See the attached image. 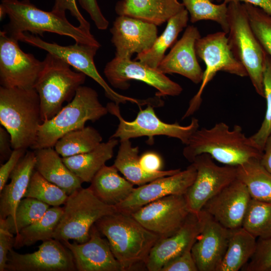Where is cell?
Instances as JSON below:
<instances>
[{
  "instance_id": "cell-52",
  "label": "cell",
  "mask_w": 271,
  "mask_h": 271,
  "mask_svg": "<svg viewBox=\"0 0 271 271\" xmlns=\"http://www.w3.org/2000/svg\"><path fill=\"white\" fill-rule=\"evenodd\" d=\"M268 271H271V267L269 268Z\"/></svg>"
},
{
  "instance_id": "cell-50",
  "label": "cell",
  "mask_w": 271,
  "mask_h": 271,
  "mask_svg": "<svg viewBox=\"0 0 271 271\" xmlns=\"http://www.w3.org/2000/svg\"><path fill=\"white\" fill-rule=\"evenodd\" d=\"M259 161L261 164L271 173V134L265 142Z\"/></svg>"
},
{
  "instance_id": "cell-36",
  "label": "cell",
  "mask_w": 271,
  "mask_h": 271,
  "mask_svg": "<svg viewBox=\"0 0 271 271\" xmlns=\"http://www.w3.org/2000/svg\"><path fill=\"white\" fill-rule=\"evenodd\" d=\"M242 227L256 238L271 237V203L251 198Z\"/></svg>"
},
{
  "instance_id": "cell-30",
  "label": "cell",
  "mask_w": 271,
  "mask_h": 271,
  "mask_svg": "<svg viewBox=\"0 0 271 271\" xmlns=\"http://www.w3.org/2000/svg\"><path fill=\"white\" fill-rule=\"evenodd\" d=\"M189 13L185 9L167 21V25L162 34L155 41L148 51L137 54L134 60L139 61L150 67L157 69L165 56L167 49L171 47L179 33L187 27Z\"/></svg>"
},
{
  "instance_id": "cell-44",
  "label": "cell",
  "mask_w": 271,
  "mask_h": 271,
  "mask_svg": "<svg viewBox=\"0 0 271 271\" xmlns=\"http://www.w3.org/2000/svg\"><path fill=\"white\" fill-rule=\"evenodd\" d=\"M13 235L9 231L5 219L0 218V271H6L8 255L15 243Z\"/></svg>"
},
{
  "instance_id": "cell-2",
  "label": "cell",
  "mask_w": 271,
  "mask_h": 271,
  "mask_svg": "<svg viewBox=\"0 0 271 271\" xmlns=\"http://www.w3.org/2000/svg\"><path fill=\"white\" fill-rule=\"evenodd\" d=\"M95 225L106 238L124 271L139 264L146 265L151 249L160 238L131 214L118 211L103 217Z\"/></svg>"
},
{
  "instance_id": "cell-19",
  "label": "cell",
  "mask_w": 271,
  "mask_h": 271,
  "mask_svg": "<svg viewBox=\"0 0 271 271\" xmlns=\"http://www.w3.org/2000/svg\"><path fill=\"white\" fill-rule=\"evenodd\" d=\"M203 226L191 253L198 271H216L226 252L230 234L229 229L202 210Z\"/></svg>"
},
{
  "instance_id": "cell-38",
  "label": "cell",
  "mask_w": 271,
  "mask_h": 271,
  "mask_svg": "<svg viewBox=\"0 0 271 271\" xmlns=\"http://www.w3.org/2000/svg\"><path fill=\"white\" fill-rule=\"evenodd\" d=\"M50 206L33 198L25 197L19 202L14 220L5 219L9 231L17 234L22 229L40 219Z\"/></svg>"
},
{
  "instance_id": "cell-42",
  "label": "cell",
  "mask_w": 271,
  "mask_h": 271,
  "mask_svg": "<svg viewBox=\"0 0 271 271\" xmlns=\"http://www.w3.org/2000/svg\"><path fill=\"white\" fill-rule=\"evenodd\" d=\"M52 11L62 15H66L68 11L79 22V26L85 32L91 34L90 25L79 11L76 0H55Z\"/></svg>"
},
{
  "instance_id": "cell-31",
  "label": "cell",
  "mask_w": 271,
  "mask_h": 271,
  "mask_svg": "<svg viewBox=\"0 0 271 271\" xmlns=\"http://www.w3.org/2000/svg\"><path fill=\"white\" fill-rule=\"evenodd\" d=\"M256 238L242 227L231 230L226 252L216 271L241 269L255 251Z\"/></svg>"
},
{
  "instance_id": "cell-16",
  "label": "cell",
  "mask_w": 271,
  "mask_h": 271,
  "mask_svg": "<svg viewBox=\"0 0 271 271\" xmlns=\"http://www.w3.org/2000/svg\"><path fill=\"white\" fill-rule=\"evenodd\" d=\"M8 271H75L73 256L60 241L52 238L43 241L32 253L21 254L13 248L8 255Z\"/></svg>"
},
{
  "instance_id": "cell-35",
  "label": "cell",
  "mask_w": 271,
  "mask_h": 271,
  "mask_svg": "<svg viewBox=\"0 0 271 271\" xmlns=\"http://www.w3.org/2000/svg\"><path fill=\"white\" fill-rule=\"evenodd\" d=\"M181 1L190 15L191 23L202 20L212 21L217 23L223 32L228 33L227 4H215L211 0Z\"/></svg>"
},
{
  "instance_id": "cell-33",
  "label": "cell",
  "mask_w": 271,
  "mask_h": 271,
  "mask_svg": "<svg viewBox=\"0 0 271 271\" xmlns=\"http://www.w3.org/2000/svg\"><path fill=\"white\" fill-rule=\"evenodd\" d=\"M63 208L50 207L39 220L22 229L15 237L14 247L19 249L31 246L39 241L53 238V235L61 218Z\"/></svg>"
},
{
  "instance_id": "cell-41",
  "label": "cell",
  "mask_w": 271,
  "mask_h": 271,
  "mask_svg": "<svg viewBox=\"0 0 271 271\" xmlns=\"http://www.w3.org/2000/svg\"><path fill=\"white\" fill-rule=\"evenodd\" d=\"M271 267V237L257 240L255 251L242 271H268Z\"/></svg>"
},
{
  "instance_id": "cell-4",
  "label": "cell",
  "mask_w": 271,
  "mask_h": 271,
  "mask_svg": "<svg viewBox=\"0 0 271 271\" xmlns=\"http://www.w3.org/2000/svg\"><path fill=\"white\" fill-rule=\"evenodd\" d=\"M0 123L10 135L13 150L31 148L42 123L36 90L1 86Z\"/></svg>"
},
{
  "instance_id": "cell-18",
  "label": "cell",
  "mask_w": 271,
  "mask_h": 271,
  "mask_svg": "<svg viewBox=\"0 0 271 271\" xmlns=\"http://www.w3.org/2000/svg\"><path fill=\"white\" fill-rule=\"evenodd\" d=\"M115 57L131 59L149 50L158 37L157 26L126 16H118L110 29Z\"/></svg>"
},
{
  "instance_id": "cell-8",
  "label": "cell",
  "mask_w": 271,
  "mask_h": 271,
  "mask_svg": "<svg viewBox=\"0 0 271 271\" xmlns=\"http://www.w3.org/2000/svg\"><path fill=\"white\" fill-rule=\"evenodd\" d=\"M64 205L53 235V238L61 242L88 241L91 227L103 217L117 211L115 206L101 201L89 187L81 188L68 195Z\"/></svg>"
},
{
  "instance_id": "cell-25",
  "label": "cell",
  "mask_w": 271,
  "mask_h": 271,
  "mask_svg": "<svg viewBox=\"0 0 271 271\" xmlns=\"http://www.w3.org/2000/svg\"><path fill=\"white\" fill-rule=\"evenodd\" d=\"M185 9L178 0H121L115 7L118 16H126L160 26Z\"/></svg>"
},
{
  "instance_id": "cell-10",
  "label": "cell",
  "mask_w": 271,
  "mask_h": 271,
  "mask_svg": "<svg viewBox=\"0 0 271 271\" xmlns=\"http://www.w3.org/2000/svg\"><path fill=\"white\" fill-rule=\"evenodd\" d=\"M227 34L223 31L218 32L201 37L196 41V55L203 61L206 68L200 88L191 99L182 119L191 116L199 108L205 87L218 72L224 71L240 77L247 76L245 68L231 51Z\"/></svg>"
},
{
  "instance_id": "cell-7",
  "label": "cell",
  "mask_w": 271,
  "mask_h": 271,
  "mask_svg": "<svg viewBox=\"0 0 271 271\" xmlns=\"http://www.w3.org/2000/svg\"><path fill=\"white\" fill-rule=\"evenodd\" d=\"M228 43L234 57L245 68L256 92L264 97L263 71L265 52L251 27L243 3L228 4Z\"/></svg>"
},
{
  "instance_id": "cell-53",
  "label": "cell",
  "mask_w": 271,
  "mask_h": 271,
  "mask_svg": "<svg viewBox=\"0 0 271 271\" xmlns=\"http://www.w3.org/2000/svg\"><path fill=\"white\" fill-rule=\"evenodd\" d=\"M211 1H213V0H211Z\"/></svg>"
},
{
  "instance_id": "cell-39",
  "label": "cell",
  "mask_w": 271,
  "mask_h": 271,
  "mask_svg": "<svg viewBox=\"0 0 271 271\" xmlns=\"http://www.w3.org/2000/svg\"><path fill=\"white\" fill-rule=\"evenodd\" d=\"M264 98L266 110L262 123L258 130L250 138L262 152L265 142L271 134V57L265 52L263 71Z\"/></svg>"
},
{
  "instance_id": "cell-12",
  "label": "cell",
  "mask_w": 271,
  "mask_h": 271,
  "mask_svg": "<svg viewBox=\"0 0 271 271\" xmlns=\"http://www.w3.org/2000/svg\"><path fill=\"white\" fill-rule=\"evenodd\" d=\"M19 40L0 31V83L6 88H34L43 61L24 52Z\"/></svg>"
},
{
  "instance_id": "cell-29",
  "label": "cell",
  "mask_w": 271,
  "mask_h": 271,
  "mask_svg": "<svg viewBox=\"0 0 271 271\" xmlns=\"http://www.w3.org/2000/svg\"><path fill=\"white\" fill-rule=\"evenodd\" d=\"M120 145L113 165L125 178L133 185L141 186L159 178L174 175L180 169L160 171L155 173L145 171L141 167L138 147H133L130 140H120Z\"/></svg>"
},
{
  "instance_id": "cell-45",
  "label": "cell",
  "mask_w": 271,
  "mask_h": 271,
  "mask_svg": "<svg viewBox=\"0 0 271 271\" xmlns=\"http://www.w3.org/2000/svg\"><path fill=\"white\" fill-rule=\"evenodd\" d=\"M81 7L90 16L96 28L100 30H106L109 22L102 14L97 0H78Z\"/></svg>"
},
{
  "instance_id": "cell-14",
  "label": "cell",
  "mask_w": 271,
  "mask_h": 271,
  "mask_svg": "<svg viewBox=\"0 0 271 271\" xmlns=\"http://www.w3.org/2000/svg\"><path fill=\"white\" fill-rule=\"evenodd\" d=\"M105 76L114 88L126 89L129 86L128 81L136 80L143 81L157 90L156 96H176L179 95L183 88L166 74L157 69L131 59L114 57L105 65Z\"/></svg>"
},
{
  "instance_id": "cell-43",
  "label": "cell",
  "mask_w": 271,
  "mask_h": 271,
  "mask_svg": "<svg viewBox=\"0 0 271 271\" xmlns=\"http://www.w3.org/2000/svg\"><path fill=\"white\" fill-rule=\"evenodd\" d=\"M189 248L168 261L161 271H198Z\"/></svg>"
},
{
  "instance_id": "cell-32",
  "label": "cell",
  "mask_w": 271,
  "mask_h": 271,
  "mask_svg": "<svg viewBox=\"0 0 271 271\" xmlns=\"http://www.w3.org/2000/svg\"><path fill=\"white\" fill-rule=\"evenodd\" d=\"M253 158L236 166V178L246 186L252 199L271 203V173Z\"/></svg>"
},
{
  "instance_id": "cell-15",
  "label": "cell",
  "mask_w": 271,
  "mask_h": 271,
  "mask_svg": "<svg viewBox=\"0 0 271 271\" xmlns=\"http://www.w3.org/2000/svg\"><path fill=\"white\" fill-rule=\"evenodd\" d=\"M190 213L185 195H171L144 206L131 215L148 230L165 238L176 232Z\"/></svg>"
},
{
  "instance_id": "cell-20",
  "label": "cell",
  "mask_w": 271,
  "mask_h": 271,
  "mask_svg": "<svg viewBox=\"0 0 271 271\" xmlns=\"http://www.w3.org/2000/svg\"><path fill=\"white\" fill-rule=\"evenodd\" d=\"M251 197L245 185L236 179L211 198L202 210L229 229L242 227Z\"/></svg>"
},
{
  "instance_id": "cell-48",
  "label": "cell",
  "mask_w": 271,
  "mask_h": 271,
  "mask_svg": "<svg viewBox=\"0 0 271 271\" xmlns=\"http://www.w3.org/2000/svg\"><path fill=\"white\" fill-rule=\"evenodd\" d=\"M13 149L11 145V137L8 131L4 127H0V160L1 162L7 160L11 156Z\"/></svg>"
},
{
  "instance_id": "cell-9",
  "label": "cell",
  "mask_w": 271,
  "mask_h": 271,
  "mask_svg": "<svg viewBox=\"0 0 271 271\" xmlns=\"http://www.w3.org/2000/svg\"><path fill=\"white\" fill-rule=\"evenodd\" d=\"M17 39L55 55L78 72H82L96 81L104 90L105 95L112 102L119 104L127 102L137 104L140 107L146 105L148 100L139 99L121 95L115 91L99 73L95 66L94 58L99 46L75 43L68 46H62L56 43L44 41L37 36L25 32Z\"/></svg>"
},
{
  "instance_id": "cell-27",
  "label": "cell",
  "mask_w": 271,
  "mask_h": 271,
  "mask_svg": "<svg viewBox=\"0 0 271 271\" xmlns=\"http://www.w3.org/2000/svg\"><path fill=\"white\" fill-rule=\"evenodd\" d=\"M118 140L109 138L93 150L81 154L62 158L66 166L81 181L91 182L96 173L111 159Z\"/></svg>"
},
{
  "instance_id": "cell-23",
  "label": "cell",
  "mask_w": 271,
  "mask_h": 271,
  "mask_svg": "<svg viewBox=\"0 0 271 271\" xmlns=\"http://www.w3.org/2000/svg\"><path fill=\"white\" fill-rule=\"evenodd\" d=\"M201 37L197 27L188 26L157 69L165 74H180L195 84L201 83L203 71L197 60L195 50L196 42Z\"/></svg>"
},
{
  "instance_id": "cell-34",
  "label": "cell",
  "mask_w": 271,
  "mask_h": 271,
  "mask_svg": "<svg viewBox=\"0 0 271 271\" xmlns=\"http://www.w3.org/2000/svg\"><path fill=\"white\" fill-rule=\"evenodd\" d=\"M102 141L99 131L88 126L67 133L56 142L54 148L65 158L89 152L100 145Z\"/></svg>"
},
{
  "instance_id": "cell-28",
  "label": "cell",
  "mask_w": 271,
  "mask_h": 271,
  "mask_svg": "<svg viewBox=\"0 0 271 271\" xmlns=\"http://www.w3.org/2000/svg\"><path fill=\"white\" fill-rule=\"evenodd\" d=\"M89 188L104 203L116 206L131 193L133 184L121 177L114 165H104L94 176Z\"/></svg>"
},
{
  "instance_id": "cell-1",
  "label": "cell",
  "mask_w": 271,
  "mask_h": 271,
  "mask_svg": "<svg viewBox=\"0 0 271 271\" xmlns=\"http://www.w3.org/2000/svg\"><path fill=\"white\" fill-rule=\"evenodd\" d=\"M203 154L224 165L237 166L253 158L260 159L262 152L240 125L231 129L225 122H219L210 128H199L183 150V156L191 163Z\"/></svg>"
},
{
  "instance_id": "cell-49",
  "label": "cell",
  "mask_w": 271,
  "mask_h": 271,
  "mask_svg": "<svg viewBox=\"0 0 271 271\" xmlns=\"http://www.w3.org/2000/svg\"><path fill=\"white\" fill-rule=\"evenodd\" d=\"M219 3H225L228 4L232 2H239L248 4L259 7L271 15V0H216Z\"/></svg>"
},
{
  "instance_id": "cell-17",
  "label": "cell",
  "mask_w": 271,
  "mask_h": 271,
  "mask_svg": "<svg viewBox=\"0 0 271 271\" xmlns=\"http://www.w3.org/2000/svg\"><path fill=\"white\" fill-rule=\"evenodd\" d=\"M196 172L192 163L183 171L134 188L125 200L115 206L117 211L131 214L144 206L165 196L185 195L193 183Z\"/></svg>"
},
{
  "instance_id": "cell-47",
  "label": "cell",
  "mask_w": 271,
  "mask_h": 271,
  "mask_svg": "<svg viewBox=\"0 0 271 271\" xmlns=\"http://www.w3.org/2000/svg\"><path fill=\"white\" fill-rule=\"evenodd\" d=\"M140 164L146 172L155 173L162 170L163 161L160 156L154 152H147L139 158Z\"/></svg>"
},
{
  "instance_id": "cell-26",
  "label": "cell",
  "mask_w": 271,
  "mask_h": 271,
  "mask_svg": "<svg viewBox=\"0 0 271 271\" xmlns=\"http://www.w3.org/2000/svg\"><path fill=\"white\" fill-rule=\"evenodd\" d=\"M35 170L68 195L82 188L81 181L66 166L54 148L34 150Z\"/></svg>"
},
{
  "instance_id": "cell-46",
  "label": "cell",
  "mask_w": 271,
  "mask_h": 271,
  "mask_svg": "<svg viewBox=\"0 0 271 271\" xmlns=\"http://www.w3.org/2000/svg\"><path fill=\"white\" fill-rule=\"evenodd\" d=\"M27 152L23 149H14L7 162L0 167V192L10 178L12 172Z\"/></svg>"
},
{
  "instance_id": "cell-22",
  "label": "cell",
  "mask_w": 271,
  "mask_h": 271,
  "mask_svg": "<svg viewBox=\"0 0 271 271\" xmlns=\"http://www.w3.org/2000/svg\"><path fill=\"white\" fill-rule=\"evenodd\" d=\"M203 218L191 212L182 226L174 234L160 238L151 249L146 262L149 271H161L168 261L192 248L197 236L202 230Z\"/></svg>"
},
{
  "instance_id": "cell-5",
  "label": "cell",
  "mask_w": 271,
  "mask_h": 271,
  "mask_svg": "<svg viewBox=\"0 0 271 271\" xmlns=\"http://www.w3.org/2000/svg\"><path fill=\"white\" fill-rule=\"evenodd\" d=\"M108 113L92 88L81 85L73 99L52 118L39 126L37 139L31 149L54 148L56 142L71 131L84 127L88 121L94 122Z\"/></svg>"
},
{
  "instance_id": "cell-3",
  "label": "cell",
  "mask_w": 271,
  "mask_h": 271,
  "mask_svg": "<svg viewBox=\"0 0 271 271\" xmlns=\"http://www.w3.org/2000/svg\"><path fill=\"white\" fill-rule=\"evenodd\" d=\"M0 6L10 20L3 30L13 38L17 39L25 32L42 37L45 32H50L69 37L75 43L100 47L92 34L87 33L79 26L73 25L66 15L44 11L29 0H2Z\"/></svg>"
},
{
  "instance_id": "cell-24",
  "label": "cell",
  "mask_w": 271,
  "mask_h": 271,
  "mask_svg": "<svg viewBox=\"0 0 271 271\" xmlns=\"http://www.w3.org/2000/svg\"><path fill=\"white\" fill-rule=\"evenodd\" d=\"M35 152L27 151L10 175L11 182L0 192V218L14 220L35 170Z\"/></svg>"
},
{
  "instance_id": "cell-11",
  "label": "cell",
  "mask_w": 271,
  "mask_h": 271,
  "mask_svg": "<svg viewBox=\"0 0 271 271\" xmlns=\"http://www.w3.org/2000/svg\"><path fill=\"white\" fill-rule=\"evenodd\" d=\"M106 107L108 113L115 116L119 120L117 129L110 138L119 139V141L148 137L151 141L154 136H165L176 138L186 145L199 128V120L195 117H193L190 124L186 126L178 123L164 122L157 116L154 107L151 105L144 109L140 108L136 118L130 121L122 117L119 104L112 101L108 103Z\"/></svg>"
},
{
  "instance_id": "cell-6",
  "label": "cell",
  "mask_w": 271,
  "mask_h": 271,
  "mask_svg": "<svg viewBox=\"0 0 271 271\" xmlns=\"http://www.w3.org/2000/svg\"><path fill=\"white\" fill-rule=\"evenodd\" d=\"M43 62L34 87L40 98L42 122L52 118L62 109L64 102L73 99L86 76L72 70L69 64L49 53Z\"/></svg>"
},
{
  "instance_id": "cell-51",
  "label": "cell",
  "mask_w": 271,
  "mask_h": 271,
  "mask_svg": "<svg viewBox=\"0 0 271 271\" xmlns=\"http://www.w3.org/2000/svg\"><path fill=\"white\" fill-rule=\"evenodd\" d=\"M7 15L5 10L2 6H0V20L2 21Z\"/></svg>"
},
{
  "instance_id": "cell-40",
  "label": "cell",
  "mask_w": 271,
  "mask_h": 271,
  "mask_svg": "<svg viewBox=\"0 0 271 271\" xmlns=\"http://www.w3.org/2000/svg\"><path fill=\"white\" fill-rule=\"evenodd\" d=\"M252 30L263 49L271 57V15L259 7L243 4Z\"/></svg>"
},
{
  "instance_id": "cell-13",
  "label": "cell",
  "mask_w": 271,
  "mask_h": 271,
  "mask_svg": "<svg viewBox=\"0 0 271 271\" xmlns=\"http://www.w3.org/2000/svg\"><path fill=\"white\" fill-rule=\"evenodd\" d=\"M192 163L196 176L185 195L191 212L198 214L208 200L236 179L237 169L219 166L206 154L197 156Z\"/></svg>"
},
{
  "instance_id": "cell-37",
  "label": "cell",
  "mask_w": 271,
  "mask_h": 271,
  "mask_svg": "<svg viewBox=\"0 0 271 271\" xmlns=\"http://www.w3.org/2000/svg\"><path fill=\"white\" fill-rule=\"evenodd\" d=\"M68 197L65 191L48 181L35 170L24 195V197L36 199L50 206L64 204Z\"/></svg>"
},
{
  "instance_id": "cell-21",
  "label": "cell",
  "mask_w": 271,
  "mask_h": 271,
  "mask_svg": "<svg viewBox=\"0 0 271 271\" xmlns=\"http://www.w3.org/2000/svg\"><path fill=\"white\" fill-rule=\"evenodd\" d=\"M62 242L71 252L78 271H124L115 257L107 239L94 224L89 239L83 243L69 241Z\"/></svg>"
}]
</instances>
